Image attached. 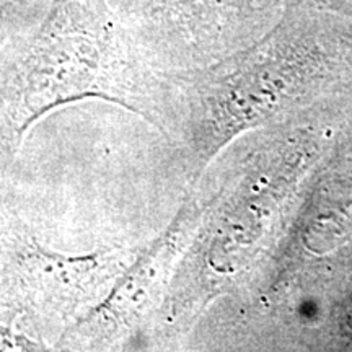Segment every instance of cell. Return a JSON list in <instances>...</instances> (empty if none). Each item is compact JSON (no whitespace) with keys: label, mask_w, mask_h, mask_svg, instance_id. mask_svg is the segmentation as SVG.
<instances>
[{"label":"cell","mask_w":352,"mask_h":352,"mask_svg":"<svg viewBox=\"0 0 352 352\" xmlns=\"http://www.w3.org/2000/svg\"><path fill=\"white\" fill-rule=\"evenodd\" d=\"M315 21L287 0L263 36L202 69L166 78L170 121L183 122L199 151H212L284 109L314 77L321 59Z\"/></svg>","instance_id":"obj_2"},{"label":"cell","mask_w":352,"mask_h":352,"mask_svg":"<svg viewBox=\"0 0 352 352\" xmlns=\"http://www.w3.org/2000/svg\"><path fill=\"white\" fill-rule=\"evenodd\" d=\"M114 7L153 69L182 70L256 41L283 15L285 0H118Z\"/></svg>","instance_id":"obj_3"},{"label":"cell","mask_w":352,"mask_h":352,"mask_svg":"<svg viewBox=\"0 0 352 352\" xmlns=\"http://www.w3.org/2000/svg\"><path fill=\"white\" fill-rule=\"evenodd\" d=\"M184 227L182 217L166 230L164 236L155 240L147 252H142L135 263L129 264L122 276L118 277L116 285L103 302L90 310L78 327L100 324L108 328L127 327L138 320L147 307L152 305L153 297L165 285L171 267L182 253Z\"/></svg>","instance_id":"obj_5"},{"label":"cell","mask_w":352,"mask_h":352,"mask_svg":"<svg viewBox=\"0 0 352 352\" xmlns=\"http://www.w3.org/2000/svg\"><path fill=\"white\" fill-rule=\"evenodd\" d=\"M126 267L118 252L65 258L36 243H19L12 254V276L21 296L39 307L47 302L60 310L76 311L96 298L101 303V290L116 283Z\"/></svg>","instance_id":"obj_4"},{"label":"cell","mask_w":352,"mask_h":352,"mask_svg":"<svg viewBox=\"0 0 352 352\" xmlns=\"http://www.w3.org/2000/svg\"><path fill=\"white\" fill-rule=\"evenodd\" d=\"M145 60L109 0H50L0 54V155L57 107L103 98L158 127L170 121L166 82Z\"/></svg>","instance_id":"obj_1"},{"label":"cell","mask_w":352,"mask_h":352,"mask_svg":"<svg viewBox=\"0 0 352 352\" xmlns=\"http://www.w3.org/2000/svg\"><path fill=\"white\" fill-rule=\"evenodd\" d=\"M0 352H51L39 342L12 327L10 321L0 320Z\"/></svg>","instance_id":"obj_7"},{"label":"cell","mask_w":352,"mask_h":352,"mask_svg":"<svg viewBox=\"0 0 352 352\" xmlns=\"http://www.w3.org/2000/svg\"><path fill=\"white\" fill-rule=\"evenodd\" d=\"M344 328H346V331H347V334H349V338H351V341H352V302L346 308Z\"/></svg>","instance_id":"obj_8"},{"label":"cell","mask_w":352,"mask_h":352,"mask_svg":"<svg viewBox=\"0 0 352 352\" xmlns=\"http://www.w3.org/2000/svg\"><path fill=\"white\" fill-rule=\"evenodd\" d=\"M47 6L50 0H0V54L13 34L41 19Z\"/></svg>","instance_id":"obj_6"}]
</instances>
